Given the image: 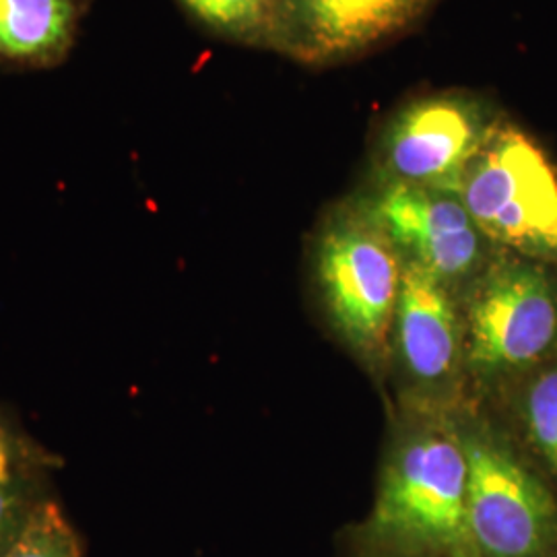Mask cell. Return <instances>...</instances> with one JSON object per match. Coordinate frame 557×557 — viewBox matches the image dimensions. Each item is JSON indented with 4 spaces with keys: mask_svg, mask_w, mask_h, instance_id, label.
Returning <instances> with one entry per match:
<instances>
[{
    "mask_svg": "<svg viewBox=\"0 0 557 557\" xmlns=\"http://www.w3.org/2000/svg\"><path fill=\"white\" fill-rule=\"evenodd\" d=\"M467 442L446 428L413 434L380 481L366 537L395 557H475L467 529Z\"/></svg>",
    "mask_w": 557,
    "mask_h": 557,
    "instance_id": "obj_1",
    "label": "cell"
},
{
    "mask_svg": "<svg viewBox=\"0 0 557 557\" xmlns=\"http://www.w3.org/2000/svg\"><path fill=\"white\" fill-rule=\"evenodd\" d=\"M457 193L494 248L557 267L556 165L520 126L494 124Z\"/></svg>",
    "mask_w": 557,
    "mask_h": 557,
    "instance_id": "obj_2",
    "label": "cell"
},
{
    "mask_svg": "<svg viewBox=\"0 0 557 557\" xmlns=\"http://www.w3.org/2000/svg\"><path fill=\"white\" fill-rule=\"evenodd\" d=\"M471 368L527 376L557 356V267L498 250L479 275L467 317Z\"/></svg>",
    "mask_w": 557,
    "mask_h": 557,
    "instance_id": "obj_3",
    "label": "cell"
},
{
    "mask_svg": "<svg viewBox=\"0 0 557 557\" xmlns=\"http://www.w3.org/2000/svg\"><path fill=\"white\" fill-rule=\"evenodd\" d=\"M405 260L368 209H337L320 230L317 273L338 333L379 356L393 333Z\"/></svg>",
    "mask_w": 557,
    "mask_h": 557,
    "instance_id": "obj_4",
    "label": "cell"
},
{
    "mask_svg": "<svg viewBox=\"0 0 557 557\" xmlns=\"http://www.w3.org/2000/svg\"><path fill=\"white\" fill-rule=\"evenodd\" d=\"M467 442V529L475 557H557V499L549 485L492 434Z\"/></svg>",
    "mask_w": 557,
    "mask_h": 557,
    "instance_id": "obj_5",
    "label": "cell"
},
{
    "mask_svg": "<svg viewBox=\"0 0 557 557\" xmlns=\"http://www.w3.org/2000/svg\"><path fill=\"white\" fill-rule=\"evenodd\" d=\"M499 119L490 101L469 91L405 103L382 131V182L457 193L469 161Z\"/></svg>",
    "mask_w": 557,
    "mask_h": 557,
    "instance_id": "obj_6",
    "label": "cell"
},
{
    "mask_svg": "<svg viewBox=\"0 0 557 557\" xmlns=\"http://www.w3.org/2000/svg\"><path fill=\"white\" fill-rule=\"evenodd\" d=\"M393 239L403 260L416 262L446 285L481 275L498 250L479 232L453 190L382 182L361 202Z\"/></svg>",
    "mask_w": 557,
    "mask_h": 557,
    "instance_id": "obj_7",
    "label": "cell"
},
{
    "mask_svg": "<svg viewBox=\"0 0 557 557\" xmlns=\"http://www.w3.org/2000/svg\"><path fill=\"white\" fill-rule=\"evenodd\" d=\"M434 0H277L269 50L322 66L351 59L418 23Z\"/></svg>",
    "mask_w": 557,
    "mask_h": 557,
    "instance_id": "obj_8",
    "label": "cell"
},
{
    "mask_svg": "<svg viewBox=\"0 0 557 557\" xmlns=\"http://www.w3.org/2000/svg\"><path fill=\"white\" fill-rule=\"evenodd\" d=\"M398 356L411 379L442 384L457 370L460 324L448 285L405 260L395 314Z\"/></svg>",
    "mask_w": 557,
    "mask_h": 557,
    "instance_id": "obj_9",
    "label": "cell"
},
{
    "mask_svg": "<svg viewBox=\"0 0 557 557\" xmlns=\"http://www.w3.org/2000/svg\"><path fill=\"white\" fill-rule=\"evenodd\" d=\"M91 0H0V64L44 71L69 59Z\"/></svg>",
    "mask_w": 557,
    "mask_h": 557,
    "instance_id": "obj_10",
    "label": "cell"
},
{
    "mask_svg": "<svg viewBox=\"0 0 557 557\" xmlns=\"http://www.w3.org/2000/svg\"><path fill=\"white\" fill-rule=\"evenodd\" d=\"M277 0H178L180 7L221 40L267 48Z\"/></svg>",
    "mask_w": 557,
    "mask_h": 557,
    "instance_id": "obj_11",
    "label": "cell"
},
{
    "mask_svg": "<svg viewBox=\"0 0 557 557\" xmlns=\"http://www.w3.org/2000/svg\"><path fill=\"white\" fill-rule=\"evenodd\" d=\"M520 395L524 438L547 473L557 479V356L529 372Z\"/></svg>",
    "mask_w": 557,
    "mask_h": 557,
    "instance_id": "obj_12",
    "label": "cell"
},
{
    "mask_svg": "<svg viewBox=\"0 0 557 557\" xmlns=\"http://www.w3.org/2000/svg\"><path fill=\"white\" fill-rule=\"evenodd\" d=\"M2 557H83V543L59 504L46 496Z\"/></svg>",
    "mask_w": 557,
    "mask_h": 557,
    "instance_id": "obj_13",
    "label": "cell"
},
{
    "mask_svg": "<svg viewBox=\"0 0 557 557\" xmlns=\"http://www.w3.org/2000/svg\"><path fill=\"white\" fill-rule=\"evenodd\" d=\"M38 467H25L15 473L0 475V557L20 535L25 520L41 498Z\"/></svg>",
    "mask_w": 557,
    "mask_h": 557,
    "instance_id": "obj_14",
    "label": "cell"
},
{
    "mask_svg": "<svg viewBox=\"0 0 557 557\" xmlns=\"http://www.w3.org/2000/svg\"><path fill=\"white\" fill-rule=\"evenodd\" d=\"M36 465L40 462L32 444L25 442L20 432H15L13 425L0 416V475H9Z\"/></svg>",
    "mask_w": 557,
    "mask_h": 557,
    "instance_id": "obj_15",
    "label": "cell"
},
{
    "mask_svg": "<svg viewBox=\"0 0 557 557\" xmlns=\"http://www.w3.org/2000/svg\"><path fill=\"white\" fill-rule=\"evenodd\" d=\"M382 557H395V556H382Z\"/></svg>",
    "mask_w": 557,
    "mask_h": 557,
    "instance_id": "obj_16",
    "label": "cell"
}]
</instances>
